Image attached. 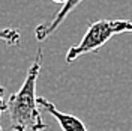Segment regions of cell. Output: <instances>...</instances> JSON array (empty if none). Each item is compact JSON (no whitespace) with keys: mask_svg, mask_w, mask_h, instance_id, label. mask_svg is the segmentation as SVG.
<instances>
[{"mask_svg":"<svg viewBox=\"0 0 132 131\" xmlns=\"http://www.w3.org/2000/svg\"><path fill=\"white\" fill-rule=\"evenodd\" d=\"M38 104L41 107V110H45L47 113H50L57 121V123L60 125V128L63 131H89L80 118H77L74 115H69V113L60 112L57 107L54 106L51 101H48L47 98L38 97Z\"/></svg>","mask_w":132,"mask_h":131,"instance_id":"277c9868","label":"cell"},{"mask_svg":"<svg viewBox=\"0 0 132 131\" xmlns=\"http://www.w3.org/2000/svg\"><path fill=\"white\" fill-rule=\"evenodd\" d=\"M42 66V50L36 51V57L26 74L24 83L18 92L8 99V113L12 131H44L48 125L44 122L41 107L38 104L36 83Z\"/></svg>","mask_w":132,"mask_h":131,"instance_id":"6da1fadb","label":"cell"},{"mask_svg":"<svg viewBox=\"0 0 132 131\" xmlns=\"http://www.w3.org/2000/svg\"><path fill=\"white\" fill-rule=\"evenodd\" d=\"M81 2L82 0H66L65 3L62 5L60 11H59L50 21L41 23V24H38L36 27H35V36H36V39H38L39 42L48 39L50 36L56 32L60 26L63 24V21L66 20V17L69 15Z\"/></svg>","mask_w":132,"mask_h":131,"instance_id":"3957f363","label":"cell"},{"mask_svg":"<svg viewBox=\"0 0 132 131\" xmlns=\"http://www.w3.org/2000/svg\"><path fill=\"white\" fill-rule=\"evenodd\" d=\"M21 32L16 27H3L0 29V41H3L9 47H15L20 44Z\"/></svg>","mask_w":132,"mask_h":131,"instance_id":"5b68a950","label":"cell"},{"mask_svg":"<svg viewBox=\"0 0 132 131\" xmlns=\"http://www.w3.org/2000/svg\"><path fill=\"white\" fill-rule=\"evenodd\" d=\"M51 2H54V3H62V5H63L66 0H51Z\"/></svg>","mask_w":132,"mask_h":131,"instance_id":"52a82bcc","label":"cell"},{"mask_svg":"<svg viewBox=\"0 0 132 131\" xmlns=\"http://www.w3.org/2000/svg\"><path fill=\"white\" fill-rule=\"evenodd\" d=\"M8 112V98H6V89L0 84V131H3L2 127V115Z\"/></svg>","mask_w":132,"mask_h":131,"instance_id":"8992f818","label":"cell"},{"mask_svg":"<svg viewBox=\"0 0 132 131\" xmlns=\"http://www.w3.org/2000/svg\"><path fill=\"white\" fill-rule=\"evenodd\" d=\"M132 32V21L129 20H98L93 21L84 33L80 44L72 45L66 53V63H72L78 57L89 53H96L111 38L120 33Z\"/></svg>","mask_w":132,"mask_h":131,"instance_id":"7a4b0ae2","label":"cell"}]
</instances>
